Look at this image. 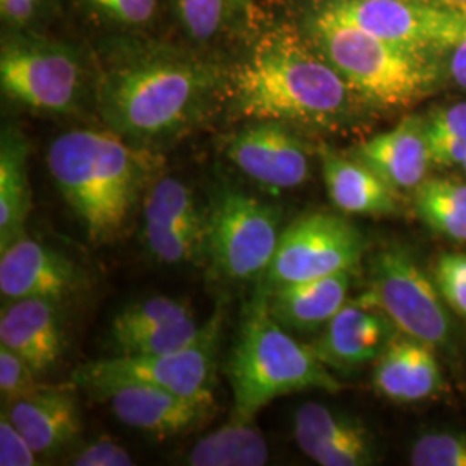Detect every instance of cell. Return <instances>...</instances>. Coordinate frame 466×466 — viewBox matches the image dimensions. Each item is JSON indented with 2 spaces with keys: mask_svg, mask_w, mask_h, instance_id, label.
<instances>
[{
  "mask_svg": "<svg viewBox=\"0 0 466 466\" xmlns=\"http://www.w3.org/2000/svg\"><path fill=\"white\" fill-rule=\"evenodd\" d=\"M225 71L188 50L119 42L102 57L96 100L104 125L150 149L194 130L223 100Z\"/></svg>",
  "mask_w": 466,
  "mask_h": 466,
  "instance_id": "cell-1",
  "label": "cell"
},
{
  "mask_svg": "<svg viewBox=\"0 0 466 466\" xmlns=\"http://www.w3.org/2000/svg\"><path fill=\"white\" fill-rule=\"evenodd\" d=\"M223 100L233 116L292 127H335L358 97L308 34L282 23L256 35L225 71Z\"/></svg>",
  "mask_w": 466,
  "mask_h": 466,
  "instance_id": "cell-2",
  "label": "cell"
},
{
  "mask_svg": "<svg viewBox=\"0 0 466 466\" xmlns=\"http://www.w3.org/2000/svg\"><path fill=\"white\" fill-rule=\"evenodd\" d=\"M47 167L88 238L107 244L123 232L157 159L109 128H80L54 138Z\"/></svg>",
  "mask_w": 466,
  "mask_h": 466,
  "instance_id": "cell-3",
  "label": "cell"
},
{
  "mask_svg": "<svg viewBox=\"0 0 466 466\" xmlns=\"http://www.w3.org/2000/svg\"><path fill=\"white\" fill-rule=\"evenodd\" d=\"M227 377L233 392V420L252 421L271 400L304 390L335 394L340 383L319 360L271 317L263 283L246 306Z\"/></svg>",
  "mask_w": 466,
  "mask_h": 466,
  "instance_id": "cell-4",
  "label": "cell"
},
{
  "mask_svg": "<svg viewBox=\"0 0 466 466\" xmlns=\"http://www.w3.org/2000/svg\"><path fill=\"white\" fill-rule=\"evenodd\" d=\"M306 34L358 100L373 107H411L425 99L437 82L427 52L400 47L318 13L308 19Z\"/></svg>",
  "mask_w": 466,
  "mask_h": 466,
  "instance_id": "cell-5",
  "label": "cell"
},
{
  "mask_svg": "<svg viewBox=\"0 0 466 466\" xmlns=\"http://www.w3.org/2000/svg\"><path fill=\"white\" fill-rule=\"evenodd\" d=\"M280 208L225 185L209 199L206 242L209 263L228 282L263 279L280 240Z\"/></svg>",
  "mask_w": 466,
  "mask_h": 466,
  "instance_id": "cell-6",
  "label": "cell"
},
{
  "mask_svg": "<svg viewBox=\"0 0 466 466\" xmlns=\"http://www.w3.org/2000/svg\"><path fill=\"white\" fill-rule=\"evenodd\" d=\"M2 94L36 113L66 115L85 88L82 56L42 34H5L0 47Z\"/></svg>",
  "mask_w": 466,
  "mask_h": 466,
  "instance_id": "cell-7",
  "label": "cell"
},
{
  "mask_svg": "<svg viewBox=\"0 0 466 466\" xmlns=\"http://www.w3.org/2000/svg\"><path fill=\"white\" fill-rule=\"evenodd\" d=\"M221 329L223 311L217 309L200 327L198 339L184 350L152 356L115 354L88 361L75 370L73 380L92 396L121 383H146L184 398H213L211 379Z\"/></svg>",
  "mask_w": 466,
  "mask_h": 466,
  "instance_id": "cell-8",
  "label": "cell"
},
{
  "mask_svg": "<svg viewBox=\"0 0 466 466\" xmlns=\"http://www.w3.org/2000/svg\"><path fill=\"white\" fill-rule=\"evenodd\" d=\"M370 296L392 319L398 332L432 348L450 346L452 337L448 304L433 277L418 265L413 254L400 246L377 250L370 268Z\"/></svg>",
  "mask_w": 466,
  "mask_h": 466,
  "instance_id": "cell-9",
  "label": "cell"
},
{
  "mask_svg": "<svg viewBox=\"0 0 466 466\" xmlns=\"http://www.w3.org/2000/svg\"><path fill=\"white\" fill-rule=\"evenodd\" d=\"M315 13L427 54L452 49L466 32L465 13L427 0H325Z\"/></svg>",
  "mask_w": 466,
  "mask_h": 466,
  "instance_id": "cell-10",
  "label": "cell"
},
{
  "mask_svg": "<svg viewBox=\"0 0 466 466\" xmlns=\"http://www.w3.org/2000/svg\"><path fill=\"white\" fill-rule=\"evenodd\" d=\"M367 250V238L350 219L311 213L282 230L279 248L263 277L267 287L352 273Z\"/></svg>",
  "mask_w": 466,
  "mask_h": 466,
  "instance_id": "cell-11",
  "label": "cell"
},
{
  "mask_svg": "<svg viewBox=\"0 0 466 466\" xmlns=\"http://www.w3.org/2000/svg\"><path fill=\"white\" fill-rule=\"evenodd\" d=\"M292 125L249 121L228 137L225 156L252 182L271 190H292L309 178V149Z\"/></svg>",
  "mask_w": 466,
  "mask_h": 466,
  "instance_id": "cell-12",
  "label": "cell"
},
{
  "mask_svg": "<svg viewBox=\"0 0 466 466\" xmlns=\"http://www.w3.org/2000/svg\"><path fill=\"white\" fill-rule=\"evenodd\" d=\"M0 252V292L4 299L42 298L63 304L86 283L82 268L73 259L26 235Z\"/></svg>",
  "mask_w": 466,
  "mask_h": 466,
  "instance_id": "cell-13",
  "label": "cell"
},
{
  "mask_svg": "<svg viewBox=\"0 0 466 466\" xmlns=\"http://www.w3.org/2000/svg\"><path fill=\"white\" fill-rule=\"evenodd\" d=\"M96 398L106 400L123 425L156 437L188 432L206 421L215 408V398H184L146 383L115 385Z\"/></svg>",
  "mask_w": 466,
  "mask_h": 466,
  "instance_id": "cell-14",
  "label": "cell"
},
{
  "mask_svg": "<svg viewBox=\"0 0 466 466\" xmlns=\"http://www.w3.org/2000/svg\"><path fill=\"white\" fill-rule=\"evenodd\" d=\"M396 333L392 319L367 292L339 309L313 350L327 367L350 373L375 363Z\"/></svg>",
  "mask_w": 466,
  "mask_h": 466,
  "instance_id": "cell-15",
  "label": "cell"
},
{
  "mask_svg": "<svg viewBox=\"0 0 466 466\" xmlns=\"http://www.w3.org/2000/svg\"><path fill=\"white\" fill-rule=\"evenodd\" d=\"M299 450L321 466H367L375 461V444L367 429L319 402L300 406L294 415Z\"/></svg>",
  "mask_w": 466,
  "mask_h": 466,
  "instance_id": "cell-16",
  "label": "cell"
},
{
  "mask_svg": "<svg viewBox=\"0 0 466 466\" xmlns=\"http://www.w3.org/2000/svg\"><path fill=\"white\" fill-rule=\"evenodd\" d=\"M59 302L42 298L7 300L0 315V346L16 352L36 375L59 363L66 350V333Z\"/></svg>",
  "mask_w": 466,
  "mask_h": 466,
  "instance_id": "cell-17",
  "label": "cell"
},
{
  "mask_svg": "<svg viewBox=\"0 0 466 466\" xmlns=\"http://www.w3.org/2000/svg\"><path fill=\"white\" fill-rule=\"evenodd\" d=\"M373 387L382 398L398 404L432 400L444 389L435 348L396 333L375 361Z\"/></svg>",
  "mask_w": 466,
  "mask_h": 466,
  "instance_id": "cell-18",
  "label": "cell"
},
{
  "mask_svg": "<svg viewBox=\"0 0 466 466\" xmlns=\"http://www.w3.org/2000/svg\"><path fill=\"white\" fill-rule=\"evenodd\" d=\"M4 411L38 456L66 450L82 432L76 396L69 387H40L34 394L4 404Z\"/></svg>",
  "mask_w": 466,
  "mask_h": 466,
  "instance_id": "cell-19",
  "label": "cell"
},
{
  "mask_svg": "<svg viewBox=\"0 0 466 466\" xmlns=\"http://www.w3.org/2000/svg\"><path fill=\"white\" fill-rule=\"evenodd\" d=\"M352 157L373 169L398 192L415 190L427 180L432 165L425 127L415 116L404 117L392 130L361 142Z\"/></svg>",
  "mask_w": 466,
  "mask_h": 466,
  "instance_id": "cell-20",
  "label": "cell"
},
{
  "mask_svg": "<svg viewBox=\"0 0 466 466\" xmlns=\"http://www.w3.org/2000/svg\"><path fill=\"white\" fill-rule=\"evenodd\" d=\"M350 275L342 271L315 280L267 287L269 313L290 332L321 330L350 300Z\"/></svg>",
  "mask_w": 466,
  "mask_h": 466,
  "instance_id": "cell-21",
  "label": "cell"
},
{
  "mask_svg": "<svg viewBox=\"0 0 466 466\" xmlns=\"http://www.w3.org/2000/svg\"><path fill=\"white\" fill-rule=\"evenodd\" d=\"M319 161L327 194L344 215L394 217L400 213L398 190L356 157L321 149Z\"/></svg>",
  "mask_w": 466,
  "mask_h": 466,
  "instance_id": "cell-22",
  "label": "cell"
},
{
  "mask_svg": "<svg viewBox=\"0 0 466 466\" xmlns=\"http://www.w3.org/2000/svg\"><path fill=\"white\" fill-rule=\"evenodd\" d=\"M28 154L26 137L15 127H4L0 138V250L25 237L32 211Z\"/></svg>",
  "mask_w": 466,
  "mask_h": 466,
  "instance_id": "cell-23",
  "label": "cell"
},
{
  "mask_svg": "<svg viewBox=\"0 0 466 466\" xmlns=\"http://www.w3.org/2000/svg\"><path fill=\"white\" fill-rule=\"evenodd\" d=\"M269 458L267 439L252 421L232 420L204 435L187 456L192 466H263Z\"/></svg>",
  "mask_w": 466,
  "mask_h": 466,
  "instance_id": "cell-24",
  "label": "cell"
},
{
  "mask_svg": "<svg viewBox=\"0 0 466 466\" xmlns=\"http://www.w3.org/2000/svg\"><path fill=\"white\" fill-rule=\"evenodd\" d=\"M420 219L454 242L466 244V184L450 178H427L415 188Z\"/></svg>",
  "mask_w": 466,
  "mask_h": 466,
  "instance_id": "cell-25",
  "label": "cell"
},
{
  "mask_svg": "<svg viewBox=\"0 0 466 466\" xmlns=\"http://www.w3.org/2000/svg\"><path fill=\"white\" fill-rule=\"evenodd\" d=\"M144 223L206 225L194 192L175 177L157 178L144 199Z\"/></svg>",
  "mask_w": 466,
  "mask_h": 466,
  "instance_id": "cell-26",
  "label": "cell"
},
{
  "mask_svg": "<svg viewBox=\"0 0 466 466\" xmlns=\"http://www.w3.org/2000/svg\"><path fill=\"white\" fill-rule=\"evenodd\" d=\"M142 242L150 256L163 265L190 263L204 250L206 225L144 223Z\"/></svg>",
  "mask_w": 466,
  "mask_h": 466,
  "instance_id": "cell-27",
  "label": "cell"
},
{
  "mask_svg": "<svg viewBox=\"0 0 466 466\" xmlns=\"http://www.w3.org/2000/svg\"><path fill=\"white\" fill-rule=\"evenodd\" d=\"M423 127L432 165H463L466 157V102L439 109Z\"/></svg>",
  "mask_w": 466,
  "mask_h": 466,
  "instance_id": "cell-28",
  "label": "cell"
},
{
  "mask_svg": "<svg viewBox=\"0 0 466 466\" xmlns=\"http://www.w3.org/2000/svg\"><path fill=\"white\" fill-rule=\"evenodd\" d=\"M192 309L187 300L173 298H150L135 302L123 309L111 325V340L116 348L137 333L161 327L169 321L190 317Z\"/></svg>",
  "mask_w": 466,
  "mask_h": 466,
  "instance_id": "cell-29",
  "label": "cell"
},
{
  "mask_svg": "<svg viewBox=\"0 0 466 466\" xmlns=\"http://www.w3.org/2000/svg\"><path fill=\"white\" fill-rule=\"evenodd\" d=\"M177 17L196 42H209L235 19V0H175Z\"/></svg>",
  "mask_w": 466,
  "mask_h": 466,
  "instance_id": "cell-30",
  "label": "cell"
},
{
  "mask_svg": "<svg viewBox=\"0 0 466 466\" xmlns=\"http://www.w3.org/2000/svg\"><path fill=\"white\" fill-rule=\"evenodd\" d=\"M200 327H198L196 319L190 317L169 321L161 327L150 329L146 332L137 333L128 340L121 342L115 348L116 354H128V356H152V354H165L173 350H184L188 344H192L198 335Z\"/></svg>",
  "mask_w": 466,
  "mask_h": 466,
  "instance_id": "cell-31",
  "label": "cell"
},
{
  "mask_svg": "<svg viewBox=\"0 0 466 466\" xmlns=\"http://www.w3.org/2000/svg\"><path fill=\"white\" fill-rule=\"evenodd\" d=\"M86 15L106 26L132 34L149 26L159 0H78Z\"/></svg>",
  "mask_w": 466,
  "mask_h": 466,
  "instance_id": "cell-32",
  "label": "cell"
},
{
  "mask_svg": "<svg viewBox=\"0 0 466 466\" xmlns=\"http://www.w3.org/2000/svg\"><path fill=\"white\" fill-rule=\"evenodd\" d=\"M410 460L415 466H466V435H421L413 444Z\"/></svg>",
  "mask_w": 466,
  "mask_h": 466,
  "instance_id": "cell-33",
  "label": "cell"
},
{
  "mask_svg": "<svg viewBox=\"0 0 466 466\" xmlns=\"http://www.w3.org/2000/svg\"><path fill=\"white\" fill-rule=\"evenodd\" d=\"M433 282L451 311L466 319V254H441L433 268Z\"/></svg>",
  "mask_w": 466,
  "mask_h": 466,
  "instance_id": "cell-34",
  "label": "cell"
},
{
  "mask_svg": "<svg viewBox=\"0 0 466 466\" xmlns=\"http://www.w3.org/2000/svg\"><path fill=\"white\" fill-rule=\"evenodd\" d=\"M54 0H0L5 34H40L49 21Z\"/></svg>",
  "mask_w": 466,
  "mask_h": 466,
  "instance_id": "cell-35",
  "label": "cell"
},
{
  "mask_svg": "<svg viewBox=\"0 0 466 466\" xmlns=\"http://www.w3.org/2000/svg\"><path fill=\"white\" fill-rule=\"evenodd\" d=\"M40 387L34 368L16 352L0 346V392L4 404L26 398Z\"/></svg>",
  "mask_w": 466,
  "mask_h": 466,
  "instance_id": "cell-36",
  "label": "cell"
},
{
  "mask_svg": "<svg viewBox=\"0 0 466 466\" xmlns=\"http://www.w3.org/2000/svg\"><path fill=\"white\" fill-rule=\"evenodd\" d=\"M75 466H132L134 458L119 442L100 437L71 456Z\"/></svg>",
  "mask_w": 466,
  "mask_h": 466,
  "instance_id": "cell-37",
  "label": "cell"
},
{
  "mask_svg": "<svg viewBox=\"0 0 466 466\" xmlns=\"http://www.w3.org/2000/svg\"><path fill=\"white\" fill-rule=\"evenodd\" d=\"M36 452L17 431L7 413L2 410L0 417V465L34 466L38 465Z\"/></svg>",
  "mask_w": 466,
  "mask_h": 466,
  "instance_id": "cell-38",
  "label": "cell"
},
{
  "mask_svg": "<svg viewBox=\"0 0 466 466\" xmlns=\"http://www.w3.org/2000/svg\"><path fill=\"white\" fill-rule=\"evenodd\" d=\"M450 69L454 84L466 90V32L451 49Z\"/></svg>",
  "mask_w": 466,
  "mask_h": 466,
  "instance_id": "cell-39",
  "label": "cell"
},
{
  "mask_svg": "<svg viewBox=\"0 0 466 466\" xmlns=\"http://www.w3.org/2000/svg\"><path fill=\"white\" fill-rule=\"evenodd\" d=\"M254 0H235V16L242 17L250 9Z\"/></svg>",
  "mask_w": 466,
  "mask_h": 466,
  "instance_id": "cell-40",
  "label": "cell"
},
{
  "mask_svg": "<svg viewBox=\"0 0 466 466\" xmlns=\"http://www.w3.org/2000/svg\"><path fill=\"white\" fill-rule=\"evenodd\" d=\"M437 2H441V4L448 5L451 9L460 11V13H465L466 15V0H437Z\"/></svg>",
  "mask_w": 466,
  "mask_h": 466,
  "instance_id": "cell-41",
  "label": "cell"
},
{
  "mask_svg": "<svg viewBox=\"0 0 466 466\" xmlns=\"http://www.w3.org/2000/svg\"><path fill=\"white\" fill-rule=\"evenodd\" d=\"M461 167H463V169H465V173H466V157H465V161H463V165H461Z\"/></svg>",
  "mask_w": 466,
  "mask_h": 466,
  "instance_id": "cell-42",
  "label": "cell"
}]
</instances>
